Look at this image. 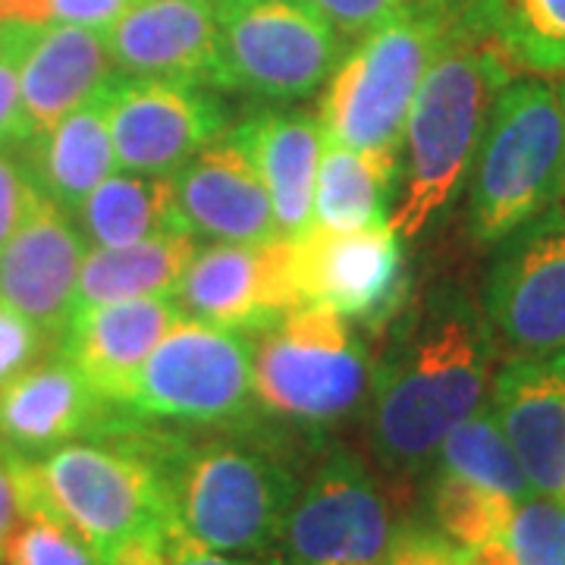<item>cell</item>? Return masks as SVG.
Wrapping results in <instances>:
<instances>
[{
    "instance_id": "obj_1",
    "label": "cell",
    "mask_w": 565,
    "mask_h": 565,
    "mask_svg": "<svg viewBox=\"0 0 565 565\" xmlns=\"http://www.w3.org/2000/svg\"><path fill=\"white\" fill-rule=\"evenodd\" d=\"M493 359L487 318L459 289H437L393 323L371 371V446L390 475L434 468L446 434L484 405Z\"/></svg>"
},
{
    "instance_id": "obj_2",
    "label": "cell",
    "mask_w": 565,
    "mask_h": 565,
    "mask_svg": "<svg viewBox=\"0 0 565 565\" xmlns=\"http://www.w3.org/2000/svg\"><path fill=\"white\" fill-rule=\"evenodd\" d=\"M132 434L161 471L182 534L217 553H277L302 487L277 456L248 440L145 430L136 418Z\"/></svg>"
},
{
    "instance_id": "obj_3",
    "label": "cell",
    "mask_w": 565,
    "mask_h": 565,
    "mask_svg": "<svg viewBox=\"0 0 565 565\" xmlns=\"http://www.w3.org/2000/svg\"><path fill=\"white\" fill-rule=\"evenodd\" d=\"M509 79L512 66L493 41L465 25L449 29L405 122L403 195L390 214L399 239L418 236L452 202Z\"/></svg>"
},
{
    "instance_id": "obj_4",
    "label": "cell",
    "mask_w": 565,
    "mask_h": 565,
    "mask_svg": "<svg viewBox=\"0 0 565 565\" xmlns=\"http://www.w3.org/2000/svg\"><path fill=\"white\" fill-rule=\"evenodd\" d=\"M7 456L22 515H57L95 550L102 565L132 537L173 525L161 471L136 440L129 415L102 437L70 440L41 456Z\"/></svg>"
},
{
    "instance_id": "obj_5",
    "label": "cell",
    "mask_w": 565,
    "mask_h": 565,
    "mask_svg": "<svg viewBox=\"0 0 565 565\" xmlns=\"http://www.w3.org/2000/svg\"><path fill=\"white\" fill-rule=\"evenodd\" d=\"M565 195V107L541 76L509 79L471 163L468 226L497 245Z\"/></svg>"
},
{
    "instance_id": "obj_6",
    "label": "cell",
    "mask_w": 565,
    "mask_h": 565,
    "mask_svg": "<svg viewBox=\"0 0 565 565\" xmlns=\"http://www.w3.org/2000/svg\"><path fill=\"white\" fill-rule=\"evenodd\" d=\"M452 22L422 3H405L333 70L321 104L323 139L403 161L408 110Z\"/></svg>"
},
{
    "instance_id": "obj_7",
    "label": "cell",
    "mask_w": 565,
    "mask_h": 565,
    "mask_svg": "<svg viewBox=\"0 0 565 565\" xmlns=\"http://www.w3.org/2000/svg\"><path fill=\"white\" fill-rule=\"evenodd\" d=\"M262 333L252 352V390L267 415L327 427L362 405L371 367L340 311L299 305Z\"/></svg>"
},
{
    "instance_id": "obj_8",
    "label": "cell",
    "mask_w": 565,
    "mask_h": 565,
    "mask_svg": "<svg viewBox=\"0 0 565 565\" xmlns=\"http://www.w3.org/2000/svg\"><path fill=\"white\" fill-rule=\"evenodd\" d=\"M252 352L255 343L239 330L180 315L139 367L120 412L136 422L239 424L255 403Z\"/></svg>"
},
{
    "instance_id": "obj_9",
    "label": "cell",
    "mask_w": 565,
    "mask_h": 565,
    "mask_svg": "<svg viewBox=\"0 0 565 565\" xmlns=\"http://www.w3.org/2000/svg\"><path fill=\"white\" fill-rule=\"evenodd\" d=\"M221 57L230 88L267 102H299L343 61L337 29L305 0H217Z\"/></svg>"
},
{
    "instance_id": "obj_10",
    "label": "cell",
    "mask_w": 565,
    "mask_h": 565,
    "mask_svg": "<svg viewBox=\"0 0 565 565\" xmlns=\"http://www.w3.org/2000/svg\"><path fill=\"white\" fill-rule=\"evenodd\" d=\"M484 318L515 359L565 352V207L553 204L497 243Z\"/></svg>"
},
{
    "instance_id": "obj_11",
    "label": "cell",
    "mask_w": 565,
    "mask_h": 565,
    "mask_svg": "<svg viewBox=\"0 0 565 565\" xmlns=\"http://www.w3.org/2000/svg\"><path fill=\"white\" fill-rule=\"evenodd\" d=\"M289 565H384L393 541V512L371 468L337 449L299 497L286 525Z\"/></svg>"
},
{
    "instance_id": "obj_12",
    "label": "cell",
    "mask_w": 565,
    "mask_h": 565,
    "mask_svg": "<svg viewBox=\"0 0 565 565\" xmlns=\"http://www.w3.org/2000/svg\"><path fill=\"white\" fill-rule=\"evenodd\" d=\"M104 114L122 173H177L204 145L226 132V114L199 85L110 76Z\"/></svg>"
},
{
    "instance_id": "obj_13",
    "label": "cell",
    "mask_w": 565,
    "mask_h": 565,
    "mask_svg": "<svg viewBox=\"0 0 565 565\" xmlns=\"http://www.w3.org/2000/svg\"><path fill=\"white\" fill-rule=\"evenodd\" d=\"M177 305L199 321L262 333L292 308L308 305L299 286L296 243L270 239L199 248L177 286Z\"/></svg>"
},
{
    "instance_id": "obj_14",
    "label": "cell",
    "mask_w": 565,
    "mask_h": 565,
    "mask_svg": "<svg viewBox=\"0 0 565 565\" xmlns=\"http://www.w3.org/2000/svg\"><path fill=\"white\" fill-rule=\"evenodd\" d=\"M104 44L122 76L230 88L214 3L132 0L120 20L104 29Z\"/></svg>"
},
{
    "instance_id": "obj_15",
    "label": "cell",
    "mask_w": 565,
    "mask_h": 565,
    "mask_svg": "<svg viewBox=\"0 0 565 565\" xmlns=\"http://www.w3.org/2000/svg\"><path fill=\"white\" fill-rule=\"evenodd\" d=\"M296 243L305 302L343 318H374L403 292V248L390 221L362 230H308Z\"/></svg>"
},
{
    "instance_id": "obj_16",
    "label": "cell",
    "mask_w": 565,
    "mask_h": 565,
    "mask_svg": "<svg viewBox=\"0 0 565 565\" xmlns=\"http://www.w3.org/2000/svg\"><path fill=\"white\" fill-rule=\"evenodd\" d=\"M82 258L85 243L70 211L41 195L13 239L0 248V299L61 343L73 318Z\"/></svg>"
},
{
    "instance_id": "obj_17",
    "label": "cell",
    "mask_w": 565,
    "mask_h": 565,
    "mask_svg": "<svg viewBox=\"0 0 565 565\" xmlns=\"http://www.w3.org/2000/svg\"><path fill=\"white\" fill-rule=\"evenodd\" d=\"M182 223L217 243L280 239L270 192L252 158L223 132L173 173Z\"/></svg>"
},
{
    "instance_id": "obj_18",
    "label": "cell",
    "mask_w": 565,
    "mask_h": 565,
    "mask_svg": "<svg viewBox=\"0 0 565 565\" xmlns=\"http://www.w3.org/2000/svg\"><path fill=\"white\" fill-rule=\"evenodd\" d=\"M120 418V408L104 403L63 355L0 386V449L7 452L41 456L70 440L102 437Z\"/></svg>"
},
{
    "instance_id": "obj_19",
    "label": "cell",
    "mask_w": 565,
    "mask_h": 565,
    "mask_svg": "<svg viewBox=\"0 0 565 565\" xmlns=\"http://www.w3.org/2000/svg\"><path fill=\"white\" fill-rule=\"evenodd\" d=\"M490 408L531 490L565 500V352L512 359L493 377Z\"/></svg>"
},
{
    "instance_id": "obj_20",
    "label": "cell",
    "mask_w": 565,
    "mask_h": 565,
    "mask_svg": "<svg viewBox=\"0 0 565 565\" xmlns=\"http://www.w3.org/2000/svg\"><path fill=\"white\" fill-rule=\"evenodd\" d=\"M182 315L173 296L82 308L70 318L61 355L85 377L104 403L120 408L129 384L167 327Z\"/></svg>"
},
{
    "instance_id": "obj_21",
    "label": "cell",
    "mask_w": 565,
    "mask_h": 565,
    "mask_svg": "<svg viewBox=\"0 0 565 565\" xmlns=\"http://www.w3.org/2000/svg\"><path fill=\"white\" fill-rule=\"evenodd\" d=\"M114 63L104 32L66 22H44L25 51L20 70L22 107L32 139L51 132L79 104L95 98L110 79Z\"/></svg>"
},
{
    "instance_id": "obj_22",
    "label": "cell",
    "mask_w": 565,
    "mask_h": 565,
    "mask_svg": "<svg viewBox=\"0 0 565 565\" xmlns=\"http://www.w3.org/2000/svg\"><path fill=\"white\" fill-rule=\"evenodd\" d=\"M230 139L252 158L270 192L280 239H299L311 230L315 182L323 154L321 120L308 114H255Z\"/></svg>"
},
{
    "instance_id": "obj_23",
    "label": "cell",
    "mask_w": 565,
    "mask_h": 565,
    "mask_svg": "<svg viewBox=\"0 0 565 565\" xmlns=\"http://www.w3.org/2000/svg\"><path fill=\"white\" fill-rule=\"evenodd\" d=\"M107 85V82H104ZM104 92V88H102ZM79 104L51 132L29 141V173L39 189L63 211H79L82 202L117 173V154L107 129L104 95Z\"/></svg>"
},
{
    "instance_id": "obj_24",
    "label": "cell",
    "mask_w": 565,
    "mask_h": 565,
    "mask_svg": "<svg viewBox=\"0 0 565 565\" xmlns=\"http://www.w3.org/2000/svg\"><path fill=\"white\" fill-rule=\"evenodd\" d=\"M199 243L192 233H167L136 245L85 252L76 282L73 315L95 305L151 299V296H177L182 274L195 258Z\"/></svg>"
},
{
    "instance_id": "obj_25",
    "label": "cell",
    "mask_w": 565,
    "mask_h": 565,
    "mask_svg": "<svg viewBox=\"0 0 565 565\" xmlns=\"http://www.w3.org/2000/svg\"><path fill=\"white\" fill-rule=\"evenodd\" d=\"M79 217L88 239L102 248L136 245L185 230L173 173L117 170L82 202Z\"/></svg>"
},
{
    "instance_id": "obj_26",
    "label": "cell",
    "mask_w": 565,
    "mask_h": 565,
    "mask_svg": "<svg viewBox=\"0 0 565 565\" xmlns=\"http://www.w3.org/2000/svg\"><path fill=\"white\" fill-rule=\"evenodd\" d=\"M396 180L399 158L355 151L323 139L311 230H362L386 221L384 207Z\"/></svg>"
},
{
    "instance_id": "obj_27",
    "label": "cell",
    "mask_w": 565,
    "mask_h": 565,
    "mask_svg": "<svg viewBox=\"0 0 565 565\" xmlns=\"http://www.w3.org/2000/svg\"><path fill=\"white\" fill-rule=\"evenodd\" d=\"M459 25L493 41L512 73L565 76V0H478Z\"/></svg>"
},
{
    "instance_id": "obj_28",
    "label": "cell",
    "mask_w": 565,
    "mask_h": 565,
    "mask_svg": "<svg viewBox=\"0 0 565 565\" xmlns=\"http://www.w3.org/2000/svg\"><path fill=\"white\" fill-rule=\"evenodd\" d=\"M430 471L490 487L497 493L512 497L515 503L525 500L527 493H534L490 403L481 405L478 412H471L465 422H459L446 434Z\"/></svg>"
},
{
    "instance_id": "obj_29",
    "label": "cell",
    "mask_w": 565,
    "mask_h": 565,
    "mask_svg": "<svg viewBox=\"0 0 565 565\" xmlns=\"http://www.w3.org/2000/svg\"><path fill=\"white\" fill-rule=\"evenodd\" d=\"M515 500L490 487L471 484L452 475L434 471L430 484V515L446 541L478 553L484 546L503 541Z\"/></svg>"
},
{
    "instance_id": "obj_30",
    "label": "cell",
    "mask_w": 565,
    "mask_h": 565,
    "mask_svg": "<svg viewBox=\"0 0 565 565\" xmlns=\"http://www.w3.org/2000/svg\"><path fill=\"white\" fill-rule=\"evenodd\" d=\"M512 565H565V500L527 493L512 509L503 534Z\"/></svg>"
},
{
    "instance_id": "obj_31",
    "label": "cell",
    "mask_w": 565,
    "mask_h": 565,
    "mask_svg": "<svg viewBox=\"0 0 565 565\" xmlns=\"http://www.w3.org/2000/svg\"><path fill=\"white\" fill-rule=\"evenodd\" d=\"M0 565H102V559L57 515L25 512L3 546Z\"/></svg>"
},
{
    "instance_id": "obj_32",
    "label": "cell",
    "mask_w": 565,
    "mask_h": 565,
    "mask_svg": "<svg viewBox=\"0 0 565 565\" xmlns=\"http://www.w3.org/2000/svg\"><path fill=\"white\" fill-rule=\"evenodd\" d=\"M41 25L44 22L0 20V151L32 141V126L22 107L20 70Z\"/></svg>"
},
{
    "instance_id": "obj_33",
    "label": "cell",
    "mask_w": 565,
    "mask_h": 565,
    "mask_svg": "<svg viewBox=\"0 0 565 565\" xmlns=\"http://www.w3.org/2000/svg\"><path fill=\"white\" fill-rule=\"evenodd\" d=\"M57 345L44 330L0 299V386L17 381L29 367L44 362L47 349Z\"/></svg>"
},
{
    "instance_id": "obj_34",
    "label": "cell",
    "mask_w": 565,
    "mask_h": 565,
    "mask_svg": "<svg viewBox=\"0 0 565 565\" xmlns=\"http://www.w3.org/2000/svg\"><path fill=\"white\" fill-rule=\"evenodd\" d=\"M384 565H478L475 553H468L452 541H446L440 531L424 527H403L393 534L386 550Z\"/></svg>"
},
{
    "instance_id": "obj_35",
    "label": "cell",
    "mask_w": 565,
    "mask_h": 565,
    "mask_svg": "<svg viewBox=\"0 0 565 565\" xmlns=\"http://www.w3.org/2000/svg\"><path fill=\"white\" fill-rule=\"evenodd\" d=\"M39 182L32 180L25 161H13L0 151V248L13 239L22 221L41 202Z\"/></svg>"
},
{
    "instance_id": "obj_36",
    "label": "cell",
    "mask_w": 565,
    "mask_h": 565,
    "mask_svg": "<svg viewBox=\"0 0 565 565\" xmlns=\"http://www.w3.org/2000/svg\"><path fill=\"white\" fill-rule=\"evenodd\" d=\"M345 39H364L405 7V0H305Z\"/></svg>"
},
{
    "instance_id": "obj_37",
    "label": "cell",
    "mask_w": 565,
    "mask_h": 565,
    "mask_svg": "<svg viewBox=\"0 0 565 565\" xmlns=\"http://www.w3.org/2000/svg\"><path fill=\"white\" fill-rule=\"evenodd\" d=\"M129 3L132 0H47V10H51V22L104 32L120 20Z\"/></svg>"
},
{
    "instance_id": "obj_38",
    "label": "cell",
    "mask_w": 565,
    "mask_h": 565,
    "mask_svg": "<svg viewBox=\"0 0 565 565\" xmlns=\"http://www.w3.org/2000/svg\"><path fill=\"white\" fill-rule=\"evenodd\" d=\"M170 565H289L280 553H217V550H204L189 534H177L173 556Z\"/></svg>"
},
{
    "instance_id": "obj_39",
    "label": "cell",
    "mask_w": 565,
    "mask_h": 565,
    "mask_svg": "<svg viewBox=\"0 0 565 565\" xmlns=\"http://www.w3.org/2000/svg\"><path fill=\"white\" fill-rule=\"evenodd\" d=\"M180 525L173 522L161 531H148L141 537H132L129 544H122L107 565H170L173 544H177Z\"/></svg>"
},
{
    "instance_id": "obj_40",
    "label": "cell",
    "mask_w": 565,
    "mask_h": 565,
    "mask_svg": "<svg viewBox=\"0 0 565 565\" xmlns=\"http://www.w3.org/2000/svg\"><path fill=\"white\" fill-rule=\"evenodd\" d=\"M22 503H20V487H17V475L7 449H0V559H3V546L10 541L13 527L20 525Z\"/></svg>"
},
{
    "instance_id": "obj_41",
    "label": "cell",
    "mask_w": 565,
    "mask_h": 565,
    "mask_svg": "<svg viewBox=\"0 0 565 565\" xmlns=\"http://www.w3.org/2000/svg\"><path fill=\"white\" fill-rule=\"evenodd\" d=\"M405 3H422V7H430V10H437L444 20H449L452 25H459V22L478 7V0H405Z\"/></svg>"
},
{
    "instance_id": "obj_42",
    "label": "cell",
    "mask_w": 565,
    "mask_h": 565,
    "mask_svg": "<svg viewBox=\"0 0 565 565\" xmlns=\"http://www.w3.org/2000/svg\"><path fill=\"white\" fill-rule=\"evenodd\" d=\"M475 563L478 565H512L509 563V553H505L503 541H497V544L478 550V553H475Z\"/></svg>"
},
{
    "instance_id": "obj_43",
    "label": "cell",
    "mask_w": 565,
    "mask_h": 565,
    "mask_svg": "<svg viewBox=\"0 0 565 565\" xmlns=\"http://www.w3.org/2000/svg\"><path fill=\"white\" fill-rule=\"evenodd\" d=\"M559 98H563V107H565V82L559 85Z\"/></svg>"
},
{
    "instance_id": "obj_44",
    "label": "cell",
    "mask_w": 565,
    "mask_h": 565,
    "mask_svg": "<svg viewBox=\"0 0 565 565\" xmlns=\"http://www.w3.org/2000/svg\"><path fill=\"white\" fill-rule=\"evenodd\" d=\"M202 3H217V0H202Z\"/></svg>"
}]
</instances>
